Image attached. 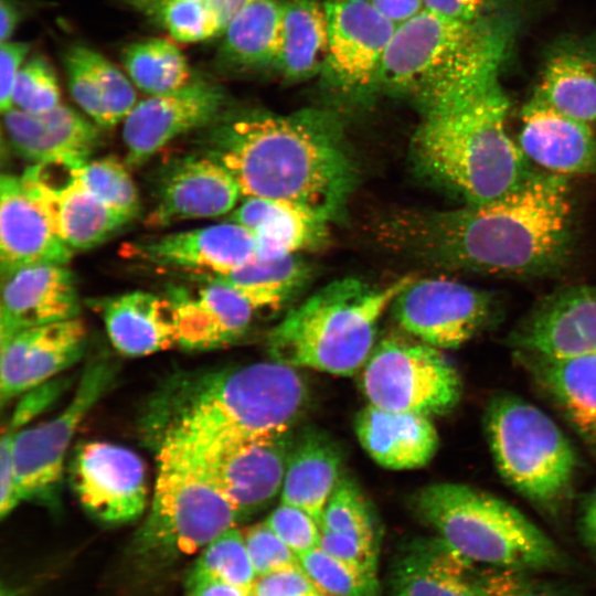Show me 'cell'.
Instances as JSON below:
<instances>
[{
	"label": "cell",
	"instance_id": "1",
	"mask_svg": "<svg viewBox=\"0 0 596 596\" xmlns=\"http://www.w3.org/2000/svg\"><path fill=\"white\" fill-rule=\"evenodd\" d=\"M570 188L564 175L535 171L497 199L450 210L401 211L380 221L392 249L432 268L492 276H540L568 253Z\"/></svg>",
	"mask_w": 596,
	"mask_h": 596
},
{
	"label": "cell",
	"instance_id": "2",
	"mask_svg": "<svg viewBox=\"0 0 596 596\" xmlns=\"http://www.w3.org/2000/svg\"><path fill=\"white\" fill-rule=\"evenodd\" d=\"M202 143L246 198L292 203L329 222L343 211L355 183L340 119L327 109L219 119Z\"/></svg>",
	"mask_w": 596,
	"mask_h": 596
},
{
	"label": "cell",
	"instance_id": "3",
	"mask_svg": "<svg viewBox=\"0 0 596 596\" xmlns=\"http://www.w3.org/2000/svg\"><path fill=\"white\" fill-rule=\"evenodd\" d=\"M306 400L297 369L274 360L177 371L150 394L139 427L152 449L167 440L226 446L288 434Z\"/></svg>",
	"mask_w": 596,
	"mask_h": 596
},
{
	"label": "cell",
	"instance_id": "4",
	"mask_svg": "<svg viewBox=\"0 0 596 596\" xmlns=\"http://www.w3.org/2000/svg\"><path fill=\"white\" fill-rule=\"evenodd\" d=\"M512 26L507 14L461 21L423 9L396 26L377 95L409 100L426 115L483 94L499 84Z\"/></svg>",
	"mask_w": 596,
	"mask_h": 596
},
{
	"label": "cell",
	"instance_id": "5",
	"mask_svg": "<svg viewBox=\"0 0 596 596\" xmlns=\"http://www.w3.org/2000/svg\"><path fill=\"white\" fill-rule=\"evenodd\" d=\"M509 100L500 84L455 106L423 115L413 138L415 162L466 204L502 196L535 171L509 136Z\"/></svg>",
	"mask_w": 596,
	"mask_h": 596
},
{
	"label": "cell",
	"instance_id": "6",
	"mask_svg": "<svg viewBox=\"0 0 596 596\" xmlns=\"http://www.w3.org/2000/svg\"><path fill=\"white\" fill-rule=\"evenodd\" d=\"M404 276L385 286L356 278L334 280L289 310L267 337L272 360L333 375L362 369L374 349L385 310L414 279Z\"/></svg>",
	"mask_w": 596,
	"mask_h": 596
},
{
	"label": "cell",
	"instance_id": "7",
	"mask_svg": "<svg viewBox=\"0 0 596 596\" xmlns=\"http://www.w3.org/2000/svg\"><path fill=\"white\" fill-rule=\"evenodd\" d=\"M414 505L425 524L475 564L533 573L567 566L563 552L535 523L481 489L436 482L417 492Z\"/></svg>",
	"mask_w": 596,
	"mask_h": 596
},
{
	"label": "cell",
	"instance_id": "8",
	"mask_svg": "<svg viewBox=\"0 0 596 596\" xmlns=\"http://www.w3.org/2000/svg\"><path fill=\"white\" fill-rule=\"evenodd\" d=\"M153 450L157 475L149 512L129 546L132 563L146 571L201 552L242 518L181 445L164 441Z\"/></svg>",
	"mask_w": 596,
	"mask_h": 596
},
{
	"label": "cell",
	"instance_id": "9",
	"mask_svg": "<svg viewBox=\"0 0 596 596\" xmlns=\"http://www.w3.org/2000/svg\"><path fill=\"white\" fill-rule=\"evenodd\" d=\"M485 429L503 480L538 508L555 513L576 469V454L562 429L535 405L510 394L493 397Z\"/></svg>",
	"mask_w": 596,
	"mask_h": 596
},
{
	"label": "cell",
	"instance_id": "10",
	"mask_svg": "<svg viewBox=\"0 0 596 596\" xmlns=\"http://www.w3.org/2000/svg\"><path fill=\"white\" fill-rule=\"evenodd\" d=\"M369 404L392 412L444 415L460 401V375L440 349L419 340L386 338L362 366Z\"/></svg>",
	"mask_w": 596,
	"mask_h": 596
},
{
	"label": "cell",
	"instance_id": "11",
	"mask_svg": "<svg viewBox=\"0 0 596 596\" xmlns=\"http://www.w3.org/2000/svg\"><path fill=\"white\" fill-rule=\"evenodd\" d=\"M116 373V364L108 355L92 358L66 406L52 418L24 427L12 437L20 502L42 503L51 509L58 507L63 464L71 441L88 412L114 383Z\"/></svg>",
	"mask_w": 596,
	"mask_h": 596
},
{
	"label": "cell",
	"instance_id": "12",
	"mask_svg": "<svg viewBox=\"0 0 596 596\" xmlns=\"http://www.w3.org/2000/svg\"><path fill=\"white\" fill-rule=\"evenodd\" d=\"M324 6L329 39L321 83L343 99H371L377 95L383 58L397 25L368 0Z\"/></svg>",
	"mask_w": 596,
	"mask_h": 596
},
{
	"label": "cell",
	"instance_id": "13",
	"mask_svg": "<svg viewBox=\"0 0 596 596\" xmlns=\"http://www.w3.org/2000/svg\"><path fill=\"white\" fill-rule=\"evenodd\" d=\"M391 308L398 324L417 340L458 349L494 319L497 300L488 290L446 277L414 278Z\"/></svg>",
	"mask_w": 596,
	"mask_h": 596
},
{
	"label": "cell",
	"instance_id": "14",
	"mask_svg": "<svg viewBox=\"0 0 596 596\" xmlns=\"http://www.w3.org/2000/svg\"><path fill=\"white\" fill-rule=\"evenodd\" d=\"M70 483L83 509L106 524L137 520L148 505L146 468L132 450L106 441L76 446Z\"/></svg>",
	"mask_w": 596,
	"mask_h": 596
},
{
	"label": "cell",
	"instance_id": "15",
	"mask_svg": "<svg viewBox=\"0 0 596 596\" xmlns=\"http://www.w3.org/2000/svg\"><path fill=\"white\" fill-rule=\"evenodd\" d=\"M167 441L178 443L188 451L205 479L242 518L263 509L281 491L291 449L287 434L210 447Z\"/></svg>",
	"mask_w": 596,
	"mask_h": 596
},
{
	"label": "cell",
	"instance_id": "16",
	"mask_svg": "<svg viewBox=\"0 0 596 596\" xmlns=\"http://www.w3.org/2000/svg\"><path fill=\"white\" fill-rule=\"evenodd\" d=\"M224 104L222 87L204 78L139 102L124 120L126 164L139 167L174 138L213 125Z\"/></svg>",
	"mask_w": 596,
	"mask_h": 596
},
{
	"label": "cell",
	"instance_id": "17",
	"mask_svg": "<svg viewBox=\"0 0 596 596\" xmlns=\"http://www.w3.org/2000/svg\"><path fill=\"white\" fill-rule=\"evenodd\" d=\"M508 340L515 353L547 358L596 353V284L566 286L547 295Z\"/></svg>",
	"mask_w": 596,
	"mask_h": 596
},
{
	"label": "cell",
	"instance_id": "18",
	"mask_svg": "<svg viewBox=\"0 0 596 596\" xmlns=\"http://www.w3.org/2000/svg\"><path fill=\"white\" fill-rule=\"evenodd\" d=\"M241 194L227 169L206 153L178 157L157 175L155 205L145 224L160 228L182 220L216 217L232 211Z\"/></svg>",
	"mask_w": 596,
	"mask_h": 596
},
{
	"label": "cell",
	"instance_id": "19",
	"mask_svg": "<svg viewBox=\"0 0 596 596\" xmlns=\"http://www.w3.org/2000/svg\"><path fill=\"white\" fill-rule=\"evenodd\" d=\"M87 330L79 317L26 328L0 340V400L17 396L56 377L85 354Z\"/></svg>",
	"mask_w": 596,
	"mask_h": 596
},
{
	"label": "cell",
	"instance_id": "20",
	"mask_svg": "<svg viewBox=\"0 0 596 596\" xmlns=\"http://www.w3.org/2000/svg\"><path fill=\"white\" fill-rule=\"evenodd\" d=\"M20 179L54 233L72 251L102 244L130 221L97 199L72 171L58 181L49 164L33 163Z\"/></svg>",
	"mask_w": 596,
	"mask_h": 596
},
{
	"label": "cell",
	"instance_id": "21",
	"mask_svg": "<svg viewBox=\"0 0 596 596\" xmlns=\"http://www.w3.org/2000/svg\"><path fill=\"white\" fill-rule=\"evenodd\" d=\"M126 255L210 276L228 274L258 258L253 233L232 221L135 242L126 247Z\"/></svg>",
	"mask_w": 596,
	"mask_h": 596
},
{
	"label": "cell",
	"instance_id": "22",
	"mask_svg": "<svg viewBox=\"0 0 596 596\" xmlns=\"http://www.w3.org/2000/svg\"><path fill=\"white\" fill-rule=\"evenodd\" d=\"M2 115L11 147L33 163L75 170L89 161L100 143L99 126L66 105L43 113L13 107Z\"/></svg>",
	"mask_w": 596,
	"mask_h": 596
},
{
	"label": "cell",
	"instance_id": "23",
	"mask_svg": "<svg viewBox=\"0 0 596 596\" xmlns=\"http://www.w3.org/2000/svg\"><path fill=\"white\" fill-rule=\"evenodd\" d=\"M196 289L172 287L171 302L177 345L212 350L238 341L248 330L255 309L235 289L203 275Z\"/></svg>",
	"mask_w": 596,
	"mask_h": 596
},
{
	"label": "cell",
	"instance_id": "24",
	"mask_svg": "<svg viewBox=\"0 0 596 596\" xmlns=\"http://www.w3.org/2000/svg\"><path fill=\"white\" fill-rule=\"evenodd\" d=\"M79 299L65 265L21 268L1 278L0 340L20 330L78 317Z\"/></svg>",
	"mask_w": 596,
	"mask_h": 596
},
{
	"label": "cell",
	"instance_id": "25",
	"mask_svg": "<svg viewBox=\"0 0 596 596\" xmlns=\"http://www.w3.org/2000/svg\"><path fill=\"white\" fill-rule=\"evenodd\" d=\"M519 146L529 161L561 175L596 173L593 126L570 117L536 93L521 111Z\"/></svg>",
	"mask_w": 596,
	"mask_h": 596
},
{
	"label": "cell",
	"instance_id": "26",
	"mask_svg": "<svg viewBox=\"0 0 596 596\" xmlns=\"http://www.w3.org/2000/svg\"><path fill=\"white\" fill-rule=\"evenodd\" d=\"M73 252L52 230L20 177L0 179V273L4 278L34 265H66Z\"/></svg>",
	"mask_w": 596,
	"mask_h": 596
},
{
	"label": "cell",
	"instance_id": "27",
	"mask_svg": "<svg viewBox=\"0 0 596 596\" xmlns=\"http://www.w3.org/2000/svg\"><path fill=\"white\" fill-rule=\"evenodd\" d=\"M390 587L393 596H487L475 563L438 535L415 538L398 550Z\"/></svg>",
	"mask_w": 596,
	"mask_h": 596
},
{
	"label": "cell",
	"instance_id": "28",
	"mask_svg": "<svg viewBox=\"0 0 596 596\" xmlns=\"http://www.w3.org/2000/svg\"><path fill=\"white\" fill-rule=\"evenodd\" d=\"M354 430L366 454L386 469L424 467L433 459L439 445L430 417L386 411L371 404L356 414Z\"/></svg>",
	"mask_w": 596,
	"mask_h": 596
},
{
	"label": "cell",
	"instance_id": "29",
	"mask_svg": "<svg viewBox=\"0 0 596 596\" xmlns=\"http://www.w3.org/2000/svg\"><path fill=\"white\" fill-rule=\"evenodd\" d=\"M253 233L257 257L277 258L318 247L327 237L329 221L285 201L247 198L230 215Z\"/></svg>",
	"mask_w": 596,
	"mask_h": 596
},
{
	"label": "cell",
	"instance_id": "30",
	"mask_svg": "<svg viewBox=\"0 0 596 596\" xmlns=\"http://www.w3.org/2000/svg\"><path fill=\"white\" fill-rule=\"evenodd\" d=\"M113 345L128 356H143L177 345L169 298L132 291L99 306Z\"/></svg>",
	"mask_w": 596,
	"mask_h": 596
},
{
	"label": "cell",
	"instance_id": "31",
	"mask_svg": "<svg viewBox=\"0 0 596 596\" xmlns=\"http://www.w3.org/2000/svg\"><path fill=\"white\" fill-rule=\"evenodd\" d=\"M518 355L575 429L596 444V353L570 358Z\"/></svg>",
	"mask_w": 596,
	"mask_h": 596
},
{
	"label": "cell",
	"instance_id": "32",
	"mask_svg": "<svg viewBox=\"0 0 596 596\" xmlns=\"http://www.w3.org/2000/svg\"><path fill=\"white\" fill-rule=\"evenodd\" d=\"M341 451L326 434L306 433L290 449L280 502L298 507L320 524L341 477Z\"/></svg>",
	"mask_w": 596,
	"mask_h": 596
},
{
	"label": "cell",
	"instance_id": "33",
	"mask_svg": "<svg viewBox=\"0 0 596 596\" xmlns=\"http://www.w3.org/2000/svg\"><path fill=\"white\" fill-rule=\"evenodd\" d=\"M281 0H256L224 30L221 66L234 72L276 70L280 53Z\"/></svg>",
	"mask_w": 596,
	"mask_h": 596
},
{
	"label": "cell",
	"instance_id": "34",
	"mask_svg": "<svg viewBox=\"0 0 596 596\" xmlns=\"http://www.w3.org/2000/svg\"><path fill=\"white\" fill-rule=\"evenodd\" d=\"M561 113L596 123V53L583 44L556 49L546 60L535 92Z\"/></svg>",
	"mask_w": 596,
	"mask_h": 596
},
{
	"label": "cell",
	"instance_id": "35",
	"mask_svg": "<svg viewBox=\"0 0 596 596\" xmlns=\"http://www.w3.org/2000/svg\"><path fill=\"white\" fill-rule=\"evenodd\" d=\"M280 53L276 71L299 82L320 75L328 51V20L320 0H281Z\"/></svg>",
	"mask_w": 596,
	"mask_h": 596
},
{
	"label": "cell",
	"instance_id": "36",
	"mask_svg": "<svg viewBox=\"0 0 596 596\" xmlns=\"http://www.w3.org/2000/svg\"><path fill=\"white\" fill-rule=\"evenodd\" d=\"M309 266L297 254L249 262L225 275L210 276L240 292L255 309L278 308L307 283Z\"/></svg>",
	"mask_w": 596,
	"mask_h": 596
},
{
	"label": "cell",
	"instance_id": "37",
	"mask_svg": "<svg viewBox=\"0 0 596 596\" xmlns=\"http://www.w3.org/2000/svg\"><path fill=\"white\" fill-rule=\"evenodd\" d=\"M123 63L132 83L150 96L179 89L193 78L182 51L168 39L131 43L123 52Z\"/></svg>",
	"mask_w": 596,
	"mask_h": 596
},
{
	"label": "cell",
	"instance_id": "38",
	"mask_svg": "<svg viewBox=\"0 0 596 596\" xmlns=\"http://www.w3.org/2000/svg\"><path fill=\"white\" fill-rule=\"evenodd\" d=\"M255 579L244 534L234 526L221 533L200 552L188 575L187 586L204 581H220L251 589Z\"/></svg>",
	"mask_w": 596,
	"mask_h": 596
},
{
	"label": "cell",
	"instance_id": "39",
	"mask_svg": "<svg viewBox=\"0 0 596 596\" xmlns=\"http://www.w3.org/2000/svg\"><path fill=\"white\" fill-rule=\"evenodd\" d=\"M127 167L118 158L107 156L89 160L72 173L109 209L131 221L139 214L140 201Z\"/></svg>",
	"mask_w": 596,
	"mask_h": 596
},
{
	"label": "cell",
	"instance_id": "40",
	"mask_svg": "<svg viewBox=\"0 0 596 596\" xmlns=\"http://www.w3.org/2000/svg\"><path fill=\"white\" fill-rule=\"evenodd\" d=\"M320 529L380 543V525L353 479L341 475L321 517Z\"/></svg>",
	"mask_w": 596,
	"mask_h": 596
},
{
	"label": "cell",
	"instance_id": "41",
	"mask_svg": "<svg viewBox=\"0 0 596 596\" xmlns=\"http://www.w3.org/2000/svg\"><path fill=\"white\" fill-rule=\"evenodd\" d=\"M89 47L73 45L64 54V67L70 93L83 111L102 128L114 121L106 106L100 81L89 60Z\"/></svg>",
	"mask_w": 596,
	"mask_h": 596
},
{
	"label": "cell",
	"instance_id": "42",
	"mask_svg": "<svg viewBox=\"0 0 596 596\" xmlns=\"http://www.w3.org/2000/svg\"><path fill=\"white\" fill-rule=\"evenodd\" d=\"M298 557L304 571L330 596H380L379 579L359 574L320 547Z\"/></svg>",
	"mask_w": 596,
	"mask_h": 596
},
{
	"label": "cell",
	"instance_id": "43",
	"mask_svg": "<svg viewBox=\"0 0 596 596\" xmlns=\"http://www.w3.org/2000/svg\"><path fill=\"white\" fill-rule=\"evenodd\" d=\"M60 99L57 77L50 62L42 55L25 61L12 88V108L43 113L58 106Z\"/></svg>",
	"mask_w": 596,
	"mask_h": 596
},
{
	"label": "cell",
	"instance_id": "44",
	"mask_svg": "<svg viewBox=\"0 0 596 596\" xmlns=\"http://www.w3.org/2000/svg\"><path fill=\"white\" fill-rule=\"evenodd\" d=\"M162 20L171 36L185 43L204 41L225 30L217 13L204 0H168Z\"/></svg>",
	"mask_w": 596,
	"mask_h": 596
},
{
	"label": "cell",
	"instance_id": "45",
	"mask_svg": "<svg viewBox=\"0 0 596 596\" xmlns=\"http://www.w3.org/2000/svg\"><path fill=\"white\" fill-rule=\"evenodd\" d=\"M244 539L256 577L301 567L298 555L264 522L252 525Z\"/></svg>",
	"mask_w": 596,
	"mask_h": 596
},
{
	"label": "cell",
	"instance_id": "46",
	"mask_svg": "<svg viewBox=\"0 0 596 596\" xmlns=\"http://www.w3.org/2000/svg\"><path fill=\"white\" fill-rule=\"evenodd\" d=\"M264 523L297 555L319 547L320 525L298 507L280 502Z\"/></svg>",
	"mask_w": 596,
	"mask_h": 596
},
{
	"label": "cell",
	"instance_id": "47",
	"mask_svg": "<svg viewBox=\"0 0 596 596\" xmlns=\"http://www.w3.org/2000/svg\"><path fill=\"white\" fill-rule=\"evenodd\" d=\"M319 547L359 574L377 579L379 542L321 530Z\"/></svg>",
	"mask_w": 596,
	"mask_h": 596
},
{
	"label": "cell",
	"instance_id": "48",
	"mask_svg": "<svg viewBox=\"0 0 596 596\" xmlns=\"http://www.w3.org/2000/svg\"><path fill=\"white\" fill-rule=\"evenodd\" d=\"M533 572L492 568L480 571L487 596H565L556 586L541 581Z\"/></svg>",
	"mask_w": 596,
	"mask_h": 596
},
{
	"label": "cell",
	"instance_id": "49",
	"mask_svg": "<svg viewBox=\"0 0 596 596\" xmlns=\"http://www.w3.org/2000/svg\"><path fill=\"white\" fill-rule=\"evenodd\" d=\"M91 63L102 83L107 109L114 124L128 116L136 105V92L128 79L110 61L89 47Z\"/></svg>",
	"mask_w": 596,
	"mask_h": 596
},
{
	"label": "cell",
	"instance_id": "50",
	"mask_svg": "<svg viewBox=\"0 0 596 596\" xmlns=\"http://www.w3.org/2000/svg\"><path fill=\"white\" fill-rule=\"evenodd\" d=\"M249 596H330L302 567L256 577Z\"/></svg>",
	"mask_w": 596,
	"mask_h": 596
},
{
	"label": "cell",
	"instance_id": "51",
	"mask_svg": "<svg viewBox=\"0 0 596 596\" xmlns=\"http://www.w3.org/2000/svg\"><path fill=\"white\" fill-rule=\"evenodd\" d=\"M64 389L65 380L53 379L21 395L11 417L2 428V435L14 437L36 415L49 407Z\"/></svg>",
	"mask_w": 596,
	"mask_h": 596
},
{
	"label": "cell",
	"instance_id": "52",
	"mask_svg": "<svg viewBox=\"0 0 596 596\" xmlns=\"http://www.w3.org/2000/svg\"><path fill=\"white\" fill-rule=\"evenodd\" d=\"M505 0H424V9L435 14L461 20L478 21L505 15Z\"/></svg>",
	"mask_w": 596,
	"mask_h": 596
},
{
	"label": "cell",
	"instance_id": "53",
	"mask_svg": "<svg viewBox=\"0 0 596 596\" xmlns=\"http://www.w3.org/2000/svg\"><path fill=\"white\" fill-rule=\"evenodd\" d=\"M30 45L24 42L8 41L0 49V108L4 114L12 108L11 94L15 78L24 64Z\"/></svg>",
	"mask_w": 596,
	"mask_h": 596
},
{
	"label": "cell",
	"instance_id": "54",
	"mask_svg": "<svg viewBox=\"0 0 596 596\" xmlns=\"http://www.w3.org/2000/svg\"><path fill=\"white\" fill-rule=\"evenodd\" d=\"M382 15L400 25L424 9V0H368Z\"/></svg>",
	"mask_w": 596,
	"mask_h": 596
},
{
	"label": "cell",
	"instance_id": "55",
	"mask_svg": "<svg viewBox=\"0 0 596 596\" xmlns=\"http://www.w3.org/2000/svg\"><path fill=\"white\" fill-rule=\"evenodd\" d=\"M249 592L220 581H204L189 586L187 596H249Z\"/></svg>",
	"mask_w": 596,
	"mask_h": 596
},
{
	"label": "cell",
	"instance_id": "56",
	"mask_svg": "<svg viewBox=\"0 0 596 596\" xmlns=\"http://www.w3.org/2000/svg\"><path fill=\"white\" fill-rule=\"evenodd\" d=\"M581 530L585 543L596 556V490L584 505L581 518Z\"/></svg>",
	"mask_w": 596,
	"mask_h": 596
},
{
	"label": "cell",
	"instance_id": "57",
	"mask_svg": "<svg viewBox=\"0 0 596 596\" xmlns=\"http://www.w3.org/2000/svg\"><path fill=\"white\" fill-rule=\"evenodd\" d=\"M20 11L13 0H0V40L10 41L20 21Z\"/></svg>",
	"mask_w": 596,
	"mask_h": 596
},
{
	"label": "cell",
	"instance_id": "58",
	"mask_svg": "<svg viewBox=\"0 0 596 596\" xmlns=\"http://www.w3.org/2000/svg\"><path fill=\"white\" fill-rule=\"evenodd\" d=\"M220 17L226 29L231 20L256 0H204Z\"/></svg>",
	"mask_w": 596,
	"mask_h": 596
},
{
	"label": "cell",
	"instance_id": "59",
	"mask_svg": "<svg viewBox=\"0 0 596 596\" xmlns=\"http://www.w3.org/2000/svg\"><path fill=\"white\" fill-rule=\"evenodd\" d=\"M1 596H23L20 592H18L17 589H13V588H4L2 587L1 589Z\"/></svg>",
	"mask_w": 596,
	"mask_h": 596
},
{
	"label": "cell",
	"instance_id": "60",
	"mask_svg": "<svg viewBox=\"0 0 596 596\" xmlns=\"http://www.w3.org/2000/svg\"><path fill=\"white\" fill-rule=\"evenodd\" d=\"M328 2H341V1H349V0H326Z\"/></svg>",
	"mask_w": 596,
	"mask_h": 596
},
{
	"label": "cell",
	"instance_id": "61",
	"mask_svg": "<svg viewBox=\"0 0 596 596\" xmlns=\"http://www.w3.org/2000/svg\"><path fill=\"white\" fill-rule=\"evenodd\" d=\"M162 1H164V2H166V1H168V0H162Z\"/></svg>",
	"mask_w": 596,
	"mask_h": 596
}]
</instances>
